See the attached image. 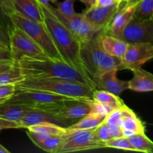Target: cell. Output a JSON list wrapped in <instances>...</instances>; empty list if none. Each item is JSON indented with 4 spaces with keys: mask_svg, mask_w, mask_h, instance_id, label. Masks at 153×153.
Returning <instances> with one entry per match:
<instances>
[{
    "mask_svg": "<svg viewBox=\"0 0 153 153\" xmlns=\"http://www.w3.org/2000/svg\"><path fill=\"white\" fill-rule=\"evenodd\" d=\"M15 64L25 78H61L88 84L95 88L92 80L87 75L64 61L48 56L43 58L24 57Z\"/></svg>",
    "mask_w": 153,
    "mask_h": 153,
    "instance_id": "obj_1",
    "label": "cell"
},
{
    "mask_svg": "<svg viewBox=\"0 0 153 153\" xmlns=\"http://www.w3.org/2000/svg\"><path fill=\"white\" fill-rule=\"evenodd\" d=\"M37 4L43 14V23L61 54L63 61L87 75L80 59V41L64 24L57 19L53 13L45 7L44 4L40 2H37Z\"/></svg>",
    "mask_w": 153,
    "mask_h": 153,
    "instance_id": "obj_2",
    "label": "cell"
},
{
    "mask_svg": "<svg viewBox=\"0 0 153 153\" xmlns=\"http://www.w3.org/2000/svg\"><path fill=\"white\" fill-rule=\"evenodd\" d=\"M105 31V30L97 31L91 38L80 43L82 67L91 80L109 70H121L120 58L109 55L102 47L101 38Z\"/></svg>",
    "mask_w": 153,
    "mask_h": 153,
    "instance_id": "obj_3",
    "label": "cell"
},
{
    "mask_svg": "<svg viewBox=\"0 0 153 153\" xmlns=\"http://www.w3.org/2000/svg\"><path fill=\"white\" fill-rule=\"evenodd\" d=\"M16 90H37L75 100L92 99L95 88L88 84L61 78H25L15 84Z\"/></svg>",
    "mask_w": 153,
    "mask_h": 153,
    "instance_id": "obj_4",
    "label": "cell"
},
{
    "mask_svg": "<svg viewBox=\"0 0 153 153\" xmlns=\"http://www.w3.org/2000/svg\"><path fill=\"white\" fill-rule=\"evenodd\" d=\"M70 100L75 99L37 90H16L14 95L7 102L52 112Z\"/></svg>",
    "mask_w": 153,
    "mask_h": 153,
    "instance_id": "obj_5",
    "label": "cell"
},
{
    "mask_svg": "<svg viewBox=\"0 0 153 153\" xmlns=\"http://www.w3.org/2000/svg\"><path fill=\"white\" fill-rule=\"evenodd\" d=\"M13 25L19 27L30 36L44 50L45 53L54 60L64 61L43 22H38L24 17L17 12L7 15Z\"/></svg>",
    "mask_w": 153,
    "mask_h": 153,
    "instance_id": "obj_6",
    "label": "cell"
},
{
    "mask_svg": "<svg viewBox=\"0 0 153 153\" xmlns=\"http://www.w3.org/2000/svg\"><path fill=\"white\" fill-rule=\"evenodd\" d=\"M7 34L9 50L15 63L24 57L43 58L48 56L41 46L19 27L13 25Z\"/></svg>",
    "mask_w": 153,
    "mask_h": 153,
    "instance_id": "obj_7",
    "label": "cell"
},
{
    "mask_svg": "<svg viewBox=\"0 0 153 153\" xmlns=\"http://www.w3.org/2000/svg\"><path fill=\"white\" fill-rule=\"evenodd\" d=\"M64 141L57 153H69L91 149H102L104 143L99 141L95 136L94 129H68Z\"/></svg>",
    "mask_w": 153,
    "mask_h": 153,
    "instance_id": "obj_8",
    "label": "cell"
},
{
    "mask_svg": "<svg viewBox=\"0 0 153 153\" xmlns=\"http://www.w3.org/2000/svg\"><path fill=\"white\" fill-rule=\"evenodd\" d=\"M45 7L53 13L58 20L64 24L81 42L85 41L94 35L96 31L89 23L82 13H75L72 16H64L58 11L56 7L50 4H43ZM102 31V30H101Z\"/></svg>",
    "mask_w": 153,
    "mask_h": 153,
    "instance_id": "obj_9",
    "label": "cell"
},
{
    "mask_svg": "<svg viewBox=\"0 0 153 153\" xmlns=\"http://www.w3.org/2000/svg\"><path fill=\"white\" fill-rule=\"evenodd\" d=\"M153 58L152 42L128 44L121 59V70H129L141 67Z\"/></svg>",
    "mask_w": 153,
    "mask_h": 153,
    "instance_id": "obj_10",
    "label": "cell"
},
{
    "mask_svg": "<svg viewBox=\"0 0 153 153\" xmlns=\"http://www.w3.org/2000/svg\"><path fill=\"white\" fill-rule=\"evenodd\" d=\"M120 39L128 44L152 42L153 20H140L132 18L123 29Z\"/></svg>",
    "mask_w": 153,
    "mask_h": 153,
    "instance_id": "obj_11",
    "label": "cell"
},
{
    "mask_svg": "<svg viewBox=\"0 0 153 153\" xmlns=\"http://www.w3.org/2000/svg\"><path fill=\"white\" fill-rule=\"evenodd\" d=\"M125 1L123 0L118 4L108 7H96L92 4L84 10V16L96 31L105 30L107 32L111 19Z\"/></svg>",
    "mask_w": 153,
    "mask_h": 153,
    "instance_id": "obj_12",
    "label": "cell"
},
{
    "mask_svg": "<svg viewBox=\"0 0 153 153\" xmlns=\"http://www.w3.org/2000/svg\"><path fill=\"white\" fill-rule=\"evenodd\" d=\"M25 129L28 137L36 146L50 137L64 135L67 131V127L51 123L36 124L27 127Z\"/></svg>",
    "mask_w": 153,
    "mask_h": 153,
    "instance_id": "obj_13",
    "label": "cell"
},
{
    "mask_svg": "<svg viewBox=\"0 0 153 153\" xmlns=\"http://www.w3.org/2000/svg\"><path fill=\"white\" fill-rule=\"evenodd\" d=\"M90 112V108L85 100H75L67 102L61 107L53 111L57 117L72 125Z\"/></svg>",
    "mask_w": 153,
    "mask_h": 153,
    "instance_id": "obj_14",
    "label": "cell"
},
{
    "mask_svg": "<svg viewBox=\"0 0 153 153\" xmlns=\"http://www.w3.org/2000/svg\"><path fill=\"white\" fill-rule=\"evenodd\" d=\"M117 69L109 70L92 79V82L96 89L97 88H99L100 89L105 90L117 96L128 89V81L120 80L118 79L117 77Z\"/></svg>",
    "mask_w": 153,
    "mask_h": 153,
    "instance_id": "obj_15",
    "label": "cell"
},
{
    "mask_svg": "<svg viewBox=\"0 0 153 153\" xmlns=\"http://www.w3.org/2000/svg\"><path fill=\"white\" fill-rule=\"evenodd\" d=\"M43 123H51L64 127H68L70 126L68 123L57 117L52 112L31 109L19 121V128H26L31 126Z\"/></svg>",
    "mask_w": 153,
    "mask_h": 153,
    "instance_id": "obj_16",
    "label": "cell"
},
{
    "mask_svg": "<svg viewBox=\"0 0 153 153\" xmlns=\"http://www.w3.org/2000/svg\"><path fill=\"white\" fill-rule=\"evenodd\" d=\"M136 4H127L126 1L120 7L109 24L107 33L120 38L123 31L134 16Z\"/></svg>",
    "mask_w": 153,
    "mask_h": 153,
    "instance_id": "obj_17",
    "label": "cell"
},
{
    "mask_svg": "<svg viewBox=\"0 0 153 153\" xmlns=\"http://www.w3.org/2000/svg\"><path fill=\"white\" fill-rule=\"evenodd\" d=\"M117 125L122 128L123 137H129L134 134L145 132L144 123L127 105L122 108V117Z\"/></svg>",
    "mask_w": 153,
    "mask_h": 153,
    "instance_id": "obj_18",
    "label": "cell"
},
{
    "mask_svg": "<svg viewBox=\"0 0 153 153\" xmlns=\"http://www.w3.org/2000/svg\"><path fill=\"white\" fill-rule=\"evenodd\" d=\"M133 78L128 81V89L138 93L151 92L153 90V75L141 67L133 69Z\"/></svg>",
    "mask_w": 153,
    "mask_h": 153,
    "instance_id": "obj_19",
    "label": "cell"
},
{
    "mask_svg": "<svg viewBox=\"0 0 153 153\" xmlns=\"http://www.w3.org/2000/svg\"><path fill=\"white\" fill-rule=\"evenodd\" d=\"M14 11L38 22H43L41 10L35 0H15L13 4Z\"/></svg>",
    "mask_w": 153,
    "mask_h": 153,
    "instance_id": "obj_20",
    "label": "cell"
},
{
    "mask_svg": "<svg viewBox=\"0 0 153 153\" xmlns=\"http://www.w3.org/2000/svg\"><path fill=\"white\" fill-rule=\"evenodd\" d=\"M101 46L109 55L121 58L126 51L128 43L105 31L102 35Z\"/></svg>",
    "mask_w": 153,
    "mask_h": 153,
    "instance_id": "obj_21",
    "label": "cell"
},
{
    "mask_svg": "<svg viewBox=\"0 0 153 153\" xmlns=\"http://www.w3.org/2000/svg\"><path fill=\"white\" fill-rule=\"evenodd\" d=\"M30 110L31 108L25 105L6 102L0 105V118L17 123L19 126V121Z\"/></svg>",
    "mask_w": 153,
    "mask_h": 153,
    "instance_id": "obj_22",
    "label": "cell"
},
{
    "mask_svg": "<svg viewBox=\"0 0 153 153\" xmlns=\"http://www.w3.org/2000/svg\"><path fill=\"white\" fill-rule=\"evenodd\" d=\"M92 100L106 106L112 111L117 109L122 108L126 105L124 102L120 98L119 96L115 95L105 90H94Z\"/></svg>",
    "mask_w": 153,
    "mask_h": 153,
    "instance_id": "obj_23",
    "label": "cell"
},
{
    "mask_svg": "<svg viewBox=\"0 0 153 153\" xmlns=\"http://www.w3.org/2000/svg\"><path fill=\"white\" fill-rule=\"evenodd\" d=\"M105 119V116H101V115L89 112L88 114L79 120V121H76V123L69 126L67 128L71 130L94 129L98 126H100L102 123L104 122Z\"/></svg>",
    "mask_w": 153,
    "mask_h": 153,
    "instance_id": "obj_24",
    "label": "cell"
},
{
    "mask_svg": "<svg viewBox=\"0 0 153 153\" xmlns=\"http://www.w3.org/2000/svg\"><path fill=\"white\" fill-rule=\"evenodd\" d=\"M130 143L135 152L152 153L153 152V143L146 135L145 132L137 133L128 137Z\"/></svg>",
    "mask_w": 153,
    "mask_h": 153,
    "instance_id": "obj_25",
    "label": "cell"
},
{
    "mask_svg": "<svg viewBox=\"0 0 153 153\" xmlns=\"http://www.w3.org/2000/svg\"><path fill=\"white\" fill-rule=\"evenodd\" d=\"M153 0H141L136 4L133 18L140 20L152 19Z\"/></svg>",
    "mask_w": 153,
    "mask_h": 153,
    "instance_id": "obj_26",
    "label": "cell"
},
{
    "mask_svg": "<svg viewBox=\"0 0 153 153\" xmlns=\"http://www.w3.org/2000/svg\"><path fill=\"white\" fill-rule=\"evenodd\" d=\"M25 79L21 73L20 70L16 64L11 70L0 73V85L16 84Z\"/></svg>",
    "mask_w": 153,
    "mask_h": 153,
    "instance_id": "obj_27",
    "label": "cell"
},
{
    "mask_svg": "<svg viewBox=\"0 0 153 153\" xmlns=\"http://www.w3.org/2000/svg\"><path fill=\"white\" fill-rule=\"evenodd\" d=\"M64 136H65V134L50 137V138L44 140L42 143H39L38 145H37V146L46 152L57 153L60 146L62 144L63 141H64Z\"/></svg>",
    "mask_w": 153,
    "mask_h": 153,
    "instance_id": "obj_28",
    "label": "cell"
},
{
    "mask_svg": "<svg viewBox=\"0 0 153 153\" xmlns=\"http://www.w3.org/2000/svg\"><path fill=\"white\" fill-rule=\"evenodd\" d=\"M104 147L123 149V150L127 151H134L128 137H117L109 139L104 142Z\"/></svg>",
    "mask_w": 153,
    "mask_h": 153,
    "instance_id": "obj_29",
    "label": "cell"
},
{
    "mask_svg": "<svg viewBox=\"0 0 153 153\" xmlns=\"http://www.w3.org/2000/svg\"><path fill=\"white\" fill-rule=\"evenodd\" d=\"M94 131H95L96 138L102 143H104L106 140L112 138L110 128H109L108 125L104 122L102 123L100 126H98L94 129Z\"/></svg>",
    "mask_w": 153,
    "mask_h": 153,
    "instance_id": "obj_30",
    "label": "cell"
},
{
    "mask_svg": "<svg viewBox=\"0 0 153 153\" xmlns=\"http://www.w3.org/2000/svg\"><path fill=\"white\" fill-rule=\"evenodd\" d=\"M16 91V89L14 84L0 85V105L6 103L10 100Z\"/></svg>",
    "mask_w": 153,
    "mask_h": 153,
    "instance_id": "obj_31",
    "label": "cell"
},
{
    "mask_svg": "<svg viewBox=\"0 0 153 153\" xmlns=\"http://www.w3.org/2000/svg\"><path fill=\"white\" fill-rule=\"evenodd\" d=\"M76 0H64L61 2L58 1L55 7L58 12L64 16H72L76 12L74 10V2Z\"/></svg>",
    "mask_w": 153,
    "mask_h": 153,
    "instance_id": "obj_32",
    "label": "cell"
},
{
    "mask_svg": "<svg viewBox=\"0 0 153 153\" xmlns=\"http://www.w3.org/2000/svg\"><path fill=\"white\" fill-rule=\"evenodd\" d=\"M14 1L15 0H0V7L6 15L14 11Z\"/></svg>",
    "mask_w": 153,
    "mask_h": 153,
    "instance_id": "obj_33",
    "label": "cell"
},
{
    "mask_svg": "<svg viewBox=\"0 0 153 153\" xmlns=\"http://www.w3.org/2000/svg\"><path fill=\"white\" fill-rule=\"evenodd\" d=\"M0 61H4V62H13V60L12 59L11 55L9 49L0 46Z\"/></svg>",
    "mask_w": 153,
    "mask_h": 153,
    "instance_id": "obj_34",
    "label": "cell"
},
{
    "mask_svg": "<svg viewBox=\"0 0 153 153\" xmlns=\"http://www.w3.org/2000/svg\"><path fill=\"white\" fill-rule=\"evenodd\" d=\"M123 0H95L93 5L96 7H108L121 2Z\"/></svg>",
    "mask_w": 153,
    "mask_h": 153,
    "instance_id": "obj_35",
    "label": "cell"
},
{
    "mask_svg": "<svg viewBox=\"0 0 153 153\" xmlns=\"http://www.w3.org/2000/svg\"><path fill=\"white\" fill-rule=\"evenodd\" d=\"M0 45L3 47L9 49V39L7 31L4 29V28L0 25Z\"/></svg>",
    "mask_w": 153,
    "mask_h": 153,
    "instance_id": "obj_36",
    "label": "cell"
},
{
    "mask_svg": "<svg viewBox=\"0 0 153 153\" xmlns=\"http://www.w3.org/2000/svg\"><path fill=\"white\" fill-rule=\"evenodd\" d=\"M10 128H19L17 123L6 120L0 118V130L10 129Z\"/></svg>",
    "mask_w": 153,
    "mask_h": 153,
    "instance_id": "obj_37",
    "label": "cell"
},
{
    "mask_svg": "<svg viewBox=\"0 0 153 153\" xmlns=\"http://www.w3.org/2000/svg\"><path fill=\"white\" fill-rule=\"evenodd\" d=\"M15 65V63L13 62H4V61H0V73H4L8 70H11Z\"/></svg>",
    "mask_w": 153,
    "mask_h": 153,
    "instance_id": "obj_38",
    "label": "cell"
},
{
    "mask_svg": "<svg viewBox=\"0 0 153 153\" xmlns=\"http://www.w3.org/2000/svg\"><path fill=\"white\" fill-rule=\"evenodd\" d=\"M37 2L42 3V4H49V3H52V4H57L58 2V0H35Z\"/></svg>",
    "mask_w": 153,
    "mask_h": 153,
    "instance_id": "obj_39",
    "label": "cell"
},
{
    "mask_svg": "<svg viewBox=\"0 0 153 153\" xmlns=\"http://www.w3.org/2000/svg\"><path fill=\"white\" fill-rule=\"evenodd\" d=\"M79 1H82V3H84L88 7L92 5V4L95 2V0H79Z\"/></svg>",
    "mask_w": 153,
    "mask_h": 153,
    "instance_id": "obj_40",
    "label": "cell"
},
{
    "mask_svg": "<svg viewBox=\"0 0 153 153\" xmlns=\"http://www.w3.org/2000/svg\"><path fill=\"white\" fill-rule=\"evenodd\" d=\"M140 1H141V0H127V1H126V3L127 4H136Z\"/></svg>",
    "mask_w": 153,
    "mask_h": 153,
    "instance_id": "obj_41",
    "label": "cell"
},
{
    "mask_svg": "<svg viewBox=\"0 0 153 153\" xmlns=\"http://www.w3.org/2000/svg\"><path fill=\"white\" fill-rule=\"evenodd\" d=\"M9 152H9L7 149H5L4 146H1V145L0 144V153H9Z\"/></svg>",
    "mask_w": 153,
    "mask_h": 153,
    "instance_id": "obj_42",
    "label": "cell"
},
{
    "mask_svg": "<svg viewBox=\"0 0 153 153\" xmlns=\"http://www.w3.org/2000/svg\"><path fill=\"white\" fill-rule=\"evenodd\" d=\"M0 46H1V47H3V46H1V45H0ZM4 48H5V47H4ZM7 49H8V48H7Z\"/></svg>",
    "mask_w": 153,
    "mask_h": 153,
    "instance_id": "obj_43",
    "label": "cell"
},
{
    "mask_svg": "<svg viewBox=\"0 0 153 153\" xmlns=\"http://www.w3.org/2000/svg\"><path fill=\"white\" fill-rule=\"evenodd\" d=\"M124 1H127V0H124Z\"/></svg>",
    "mask_w": 153,
    "mask_h": 153,
    "instance_id": "obj_44",
    "label": "cell"
}]
</instances>
